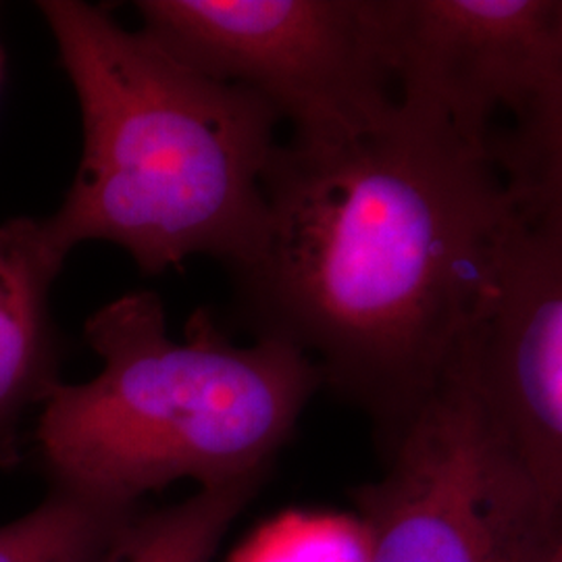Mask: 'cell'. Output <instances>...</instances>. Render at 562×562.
Listing matches in <instances>:
<instances>
[{
	"mask_svg": "<svg viewBox=\"0 0 562 562\" xmlns=\"http://www.w3.org/2000/svg\"><path fill=\"white\" fill-rule=\"evenodd\" d=\"M234 280L255 340L299 348L385 452L471 329L517 215L501 173L422 106L327 144H278Z\"/></svg>",
	"mask_w": 562,
	"mask_h": 562,
	"instance_id": "1",
	"label": "cell"
},
{
	"mask_svg": "<svg viewBox=\"0 0 562 562\" xmlns=\"http://www.w3.org/2000/svg\"><path fill=\"white\" fill-rule=\"evenodd\" d=\"M80 102V167L44 220L69 255L123 248L146 276L211 257L234 271L261 244L262 178L280 120L250 92L211 80L104 7L42 0Z\"/></svg>",
	"mask_w": 562,
	"mask_h": 562,
	"instance_id": "2",
	"label": "cell"
},
{
	"mask_svg": "<svg viewBox=\"0 0 562 562\" xmlns=\"http://www.w3.org/2000/svg\"><path fill=\"white\" fill-rule=\"evenodd\" d=\"M83 334L101 373L57 383L36 438L57 487L104 503L138 506L181 480L267 477L323 387L299 348L265 338L240 346L209 308L173 340L161 299L146 290L104 304Z\"/></svg>",
	"mask_w": 562,
	"mask_h": 562,
	"instance_id": "3",
	"label": "cell"
},
{
	"mask_svg": "<svg viewBox=\"0 0 562 562\" xmlns=\"http://www.w3.org/2000/svg\"><path fill=\"white\" fill-rule=\"evenodd\" d=\"M398 101L442 120L519 206L562 202L561 0H387Z\"/></svg>",
	"mask_w": 562,
	"mask_h": 562,
	"instance_id": "4",
	"label": "cell"
},
{
	"mask_svg": "<svg viewBox=\"0 0 562 562\" xmlns=\"http://www.w3.org/2000/svg\"><path fill=\"white\" fill-rule=\"evenodd\" d=\"M142 32L292 125V142L362 134L396 106L387 0H140Z\"/></svg>",
	"mask_w": 562,
	"mask_h": 562,
	"instance_id": "5",
	"label": "cell"
},
{
	"mask_svg": "<svg viewBox=\"0 0 562 562\" xmlns=\"http://www.w3.org/2000/svg\"><path fill=\"white\" fill-rule=\"evenodd\" d=\"M355 492L364 562H559L550 508L483 415L459 350Z\"/></svg>",
	"mask_w": 562,
	"mask_h": 562,
	"instance_id": "6",
	"label": "cell"
},
{
	"mask_svg": "<svg viewBox=\"0 0 562 562\" xmlns=\"http://www.w3.org/2000/svg\"><path fill=\"white\" fill-rule=\"evenodd\" d=\"M459 355L496 438L562 513V202L517 204Z\"/></svg>",
	"mask_w": 562,
	"mask_h": 562,
	"instance_id": "7",
	"label": "cell"
},
{
	"mask_svg": "<svg viewBox=\"0 0 562 562\" xmlns=\"http://www.w3.org/2000/svg\"><path fill=\"white\" fill-rule=\"evenodd\" d=\"M65 259L44 220L0 225V464L18 459L25 413L59 383L50 290Z\"/></svg>",
	"mask_w": 562,
	"mask_h": 562,
	"instance_id": "8",
	"label": "cell"
},
{
	"mask_svg": "<svg viewBox=\"0 0 562 562\" xmlns=\"http://www.w3.org/2000/svg\"><path fill=\"white\" fill-rule=\"evenodd\" d=\"M265 477L199 487L190 498L136 515L101 562H213Z\"/></svg>",
	"mask_w": 562,
	"mask_h": 562,
	"instance_id": "9",
	"label": "cell"
},
{
	"mask_svg": "<svg viewBox=\"0 0 562 562\" xmlns=\"http://www.w3.org/2000/svg\"><path fill=\"white\" fill-rule=\"evenodd\" d=\"M138 506L55 487L34 510L0 525V562H101Z\"/></svg>",
	"mask_w": 562,
	"mask_h": 562,
	"instance_id": "10",
	"label": "cell"
},
{
	"mask_svg": "<svg viewBox=\"0 0 562 562\" xmlns=\"http://www.w3.org/2000/svg\"><path fill=\"white\" fill-rule=\"evenodd\" d=\"M236 562H364V538L357 519L285 517L261 531Z\"/></svg>",
	"mask_w": 562,
	"mask_h": 562,
	"instance_id": "11",
	"label": "cell"
},
{
	"mask_svg": "<svg viewBox=\"0 0 562 562\" xmlns=\"http://www.w3.org/2000/svg\"><path fill=\"white\" fill-rule=\"evenodd\" d=\"M2 78H4V50H2V42H0V86H2Z\"/></svg>",
	"mask_w": 562,
	"mask_h": 562,
	"instance_id": "12",
	"label": "cell"
}]
</instances>
